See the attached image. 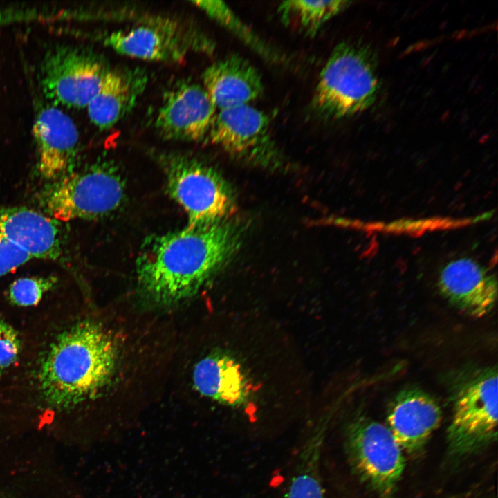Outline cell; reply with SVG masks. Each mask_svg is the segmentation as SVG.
<instances>
[{"instance_id":"6da1fadb","label":"cell","mask_w":498,"mask_h":498,"mask_svg":"<svg viewBox=\"0 0 498 498\" xmlns=\"http://www.w3.org/2000/svg\"><path fill=\"white\" fill-rule=\"evenodd\" d=\"M241 244L228 219L187 227L156 238L138 264L140 291L152 304L168 306L194 295L232 259Z\"/></svg>"},{"instance_id":"7a4b0ae2","label":"cell","mask_w":498,"mask_h":498,"mask_svg":"<svg viewBox=\"0 0 498 498\" xmlns=\"http://www.w3.org/2000/svg\"><path fill=\"white\" fill-rule=\"evenodd\" d=\"M117 345L100 324L78 323L53 342L40 365L39 391L47 405L66 409L92 399L111 382Z\"/></svg>"},{"instance_id":"3957f363","label":"cell","mask_w":498,"mask_h":498,"mask_svg":"<svg viewBox=\"0 0 498 498\" xmlns=\"http://www.w3.org/2000/svg\"><path fill=\"white\" fill-rule=\"evenodd\" d=\"M379 87L372 48L360 42H342L333 49L320 73L311 106L325 119L349 117L370 107Z\"/></svg>"},{"instance_id":"277c9868","label":"cell","mask_w":498,"mask_h":498,"mask_svg":"<svg viewBox=\"0 0 498 498\" xmlns=\"http://www.w3.org/2000/svg\"><path fill=\"white\" fill-rule=\"evenodd\" d=\"M497 369L474 373L457 389L447 430L449 456L470 457L489 446L497 435Z\"/></svg>"},{"instance_id":"5b68a950","label":"cell","mask_w":498,"mask_h":498,"mask_svg":"<svg viewBox=\"0 0 498 498\" xmlns=\"http://www.w3.org/2000/svg\"><path fill=\"white\" fill-rule=\"evenodd\" d=\"M116 53L140 59L178 62L192 53L212 54L214 42L199 29L167 17H150L102 37Z\"/></svg>"},{"instance_id":"8992f818","label":"cell","mask_w":498,"mask_h":498,"mask_svg":"<svg viewBox=\"0 0 498 498\" xmlns=\"http://www.w3.org/2000/svg\"><path fill=\"white\" fill-rule=\"evenodd\" d=\"M110 69L104 57L89 48L56 45L42 59L39 80L55 105L86 108Z\"/></svg>"},{"instance_id":"52a82bcc","label":"cell","mask_w":498,"mask_h":498,"mask_svg":"<svg viewBox=\"0 0 498 498\" xmlns=\"http://www.w3.org/2000/svg\"><path fill=\"white\" fill-rule=\"evenodd\" d=\"M165 160L168 192L185 212L188 225L214 223L233 213L232 192L214 168L180 155L169 156Z\"/></svg>"},{"instance_id":"ba28073f","label":"cell","mask_w":498,"mask_h":498,"mask_svg":"<svg viewBox=\"0 0 498 498\" xmlns=\"http://www.w3.org/2000/svg\"><path fill=\"white\" fill-rule=\"evenodd\" d=\"M124 196V185L111 167L94 166L69 172L45 191L44 208L55 220L68 221L103 216L116 210Z\"/></svg>"},{"instance_id":"9c48e42d","label":"cell","mask_w":498,"mask_h":498,"mask_svg":"<svg viewBox=\"0 0 498 498\" xmlns=\"http://www.w3.org/2000/svg\"><path fill=\"white\" fill-rule=\"evenodd\" d=\"M345 450L355 474L382 497L395 491L405 467L404 452L387 427L362 416L349 425Z\"/></svg>"},{"instance_id":"30bf717a","label":"cell","mask_w":498,"mask_h":498,"mask_svg":"<svg viewBox=\"0 0 498 498\" xmlns=\"http://www.w3.org/2000/svg\"><path fill=\"white\" fill-rule=\"evenodd\" d=\"M270 119L249 105L220 110L209 131L211 142L234 158L261 167H274L279 155L270 131Z\"/></svg>"},{"instance_id":"8fae6325","label":"cell","mask_w":498,"mask_h":498,"mask_svg":"<svg viewBox=\"0 0 498 498\" xmlns=\"http://www.w3.org/2000/svg\"><path fill=\"white\" fill-rule=\"evenodd\" d=\"M216 110L203 86L181 82L165 93L154 126L165 138L198 141L209 133Z\"/></svg>"},{"instance_id":"7c38bea8","label":"cell","mask_w":498,"mask_h":498,"mask_svg":"<svg viewBox=\"0 0 498 498\" xmlns=\"http://www.w3.org/2000/svg\"><path fill=\"white\" fill-rule=\"evenodd\" d=\"M437 285L452 306L474 318L488 314L497 302L496 277L469 257L458 258L444 265L439 272Z\"/></svg>"},{"instance_id":"4fadbf2b","label":"cell","mask_w":498,"mask_h":498,"mask_svg":"<svg viewBox=\"0 0 498 498\" xmlns=\"http://www.w3.org/2000/svg\"><path fill=\"white\" fill-rule=\"evenodd\" d=\"M33 133L38 169L44 178L54 181L72 172L79 133L67 114L55 104L42 106L35 117Z\"/></svg>"},{"instance_id":"5bb4252c","label":"cell","mask_w":498,"mask_h":498,"mask_svg":"<svg viewBox=\"0 0 498 498\" xmlns=\"http://www.w3.org/2000/svg\"><path fill=\"white\" fill-rule=\"evenodd\" d=\"M442 419L441 407L430 394L417 387L398 391L387 409V427L403 451L419 453Z\"/></svg>"},{"instance_id":"9a60e30c","label":"cell","mask_w":498,"mask_h":498,"mask_svg":"<svg viewBox=\"0 0 498 498\" xmlns=\"http://www.w3.org/2000/svg\"><path fill=\"white\" fill-rule=\"evenodd\" d=\"M202 80L203 86L219 111L249 104L264 92L258 71L237 54L212 64L203 72Z\"/></svg>"},{"instance_id":"2e32d148","label":"cell","mask_w":498,"mask_h":498,"mask_svg":"<svg viewBox=\"0 0 498 498\" xmlns=\"http://www.w3.org/2000/svg\"><path fill=\"white\" fill-rule=\"evenodd\" d=\"M0 236L31 258L55 260L61 255L56 220L31 209L0 208Z\"/></svg>"},{"instance_id":"e0dca14e","label":"cell","mask_w":498,"mask_h":498,"mask_svg":"<svg viewBox=\"0 0 498 498\" xmlns=\"http://www.w3.org/2000/svg\"><path fill=\"white\" fill-rule=\"evenodd\" d=\"M147 81V75L142 68H111L86 107L91 122L100 129L114 126L131 111Z\"/></svg>"},{"instance_id":"ac0fdd59","label":"cell","mask_w":498,"mask_h":498,"mask_svg":"<svg viewBox=\"0 0 498 498\" xmlns=\"http://www.w3.org/2000/svg\"><path fill=\"white\" fill-rule=\"evenodd\" d=\"M193 379L201 394L228 406L243 407L252 396V387L241 365L225 352L215 351L201 359Z\"/></svg>"},{"instance_id":"d6986e66","label":"cell","mask_w":498,"mask_h":498,"mask_svg":"<svg viewBox=\"0 0 498 498\" xmlns=\"http://www.w3.org/2000/svg\"><path fill=\"white\" fill-rule=\"evenodd\" d=\"M323 439L321 428L305 443L285 498H324L320 472Z\"/></svg>"},{"instance_id":"ffe728a7","label":"cell","mask_w":498,"mask_h":498,"mask_svg":"<svg viewBox=\"0 0 498 498\" xmlns=\"http://www.w3.org/2000/svg\"><path fill=\"white\" fill-rule=\"evenodd\" d=\"M351 3L344 0H291L282 2L277 10L284 23L296 21L306 34L314 35L326 22Z\"/></svg>"},{"instance_id":"44dd1931","label":"cell","mask_w":498,"mask_h":498,"mask_svg":"<svg viewBox=\"0 0 498 498\" xmlns=\"http://www.w3.org/2000/svg\"><path fill=\"white\" fill-rule=\"evenodd\" d=\"M195 6L210 18L236 35L245 44L268 59L278 56L240 18L221 1H193Z\"/></svg>"},{"instance_id":"7402d4cb","label":"cell","mask_w":498,"mask_h":498,"mask_svg":"<svg viewBox=\"0 0 498 498\" xmlns=\"http://www.w3.org/2000/svg\"><path fill=\"white\" fill-rule=\"evenodd\" d=\"M55 279L50 277H22L10 285L8 291L10 302L17 306L37 304L44 294L54 286Z\"/></svg>"},{"instance_id":"603a6c76","label":"cell","mask_w":498,"mask_h":498,"mask_svg":"<svg viewBox=\"0 0 498 498\" xmlns=\"http://www.w3.org/2000/svg\"><path fill=\"white\" fill-rule=\"evenodd\" d=\"M21 351V342L16 330L0 318V372L14 364Z\"/></svg>"},{"instance_id":"cb8c5ba5","label":"cell","mask_w":498,"mask_h":498,"mask_svg":"<svg viewBox=\"0 0 498 498\" xmlns=\"http://www.w3.org/2000/svg\"><path fill=\"white\" fill-rule=\"evenodd\" d=\"M31 257L0 236V277L28 261Z\"/></svg>"}]
</instances>
